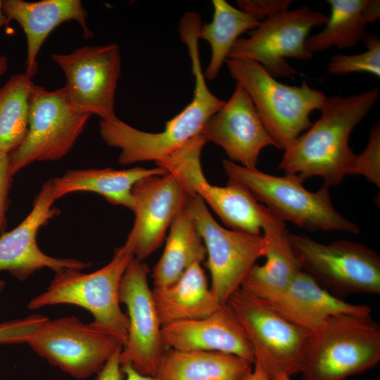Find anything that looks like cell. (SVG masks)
<instances>
[{
  "label": "cell",
  "instance_id": "6da1fadb",
  "mask_svg": "<svg viewBox=\"0 0 380 380\" xmlns=\"http://www.w3.org/2000/svg\"><path fill=\"white\" fill-rule=\"evenodd\" d=\"M379 95L375 87L348 96L327 97L319 118L284 150L279 169L303 182L321 177L329 187L339 184L346 175H355L357 155L349 146V137Z\"/></svg>",
  "mask_w": 380,
  "mask_h": 380
},
{
  "label": "cell",
  "instance_id": "7a4b0ae2",
  "mask_svg": "<svg viewBox=\"0 0 380 380\" xmlns=\"http://www.w3.org/2000/svg\"><path fill=\"white\" fill-rule=\"evenodd\" d=\"M199 27L198 22L190 19L179 25V36L187 46L195 79L194 97L179 114L166 122L163 131L143 132L118 118L99 121L100 134L106 144L121 149L120 164L162 160L200 134L206 122L224 104L225 101L210 91L202 71L198 51Z\"/></svg>",
  "mask_w": 380,
  "mask_h": 380
},
{
  "label": "cell",
  "instance_id": "3957f363",
  "mask_svg": "<svg viewBox=\"0 0 380 380\" xmlns=\"http://www.w3.org/2000/svg\"><path fill=\"white\" fill-rule=\"evenodd\" d=\"M380 361V325L371 315L332 316L308 339L302 380H346Z\"/></svg>",
  "mask_w": 380,
  "mask_h": 380
},
{
  "label": "cell",
  "instance_id": "277c9868",
  "mask_svg": "<svg viewBox=\"0 0 380 380\" xmlns=\"http://www.w3.org/2000/svg\"><path fill=\"white\" fill-rule=\"evenodd\" d=\"M225 63L249 95L277 148L286 149L311 127V113L319 110L327 97L305 80L300 86L282 84L252 60L229 58Z\"/></svg>",
  "mask_w": 380,
  "mask_h": 380
},
{
  "label": "cell",
  "instance_id": "5b68a950",
  "mask_svg": "<svg viewBox=\"0 0 380 380\" xmlns=\"http://www.w3.org/2000/svg\"><path fill=\"white\" fill-rule=\"evenodd\" d=\"M123 246L115 249L111 260L91 273L63 269L55 276L46 290L28 303L30 310L68 304L88 310L94 322L112 334L122 347L127 343L129 319L120 308L119 289L123 274L133 258Z\"/></svg>",
  "mask_w": 380,
  "mask_h": 380
},
{
  "label": "cell",
  "instance_id": "8992f818",
  "mask_svg": "<svg viewBox=\"0 0 380 380\" xmlns=\"http://www.w3.org/2000/svg\"><path fill=\"white\" fill-rule=\"evenodd\" d=\"M222 166L229 179L244 185L283 222H291L308 231L360 232L357 224L334 208L329 186L324 184L317 191H310L295 175L275 176L227 159L222 160Z\"/></svg>",
  "mask_w": 380,
  "mask_h": 380
},
{
  "label": "cell",
  "instance_id": "52a82bcc",
  "mask_svg": "<svg viewBox=\"0 0 380 380\" xmlns=\"http://www.w3.org/2000/svg\"><path fill=\"white\" fill-rule=\"evenodd\" d=\"M243 327L255 361L272 379L300 373L311 334L286 320L265 300L239 288L226 303Z\"/></svg>",
  "mask_w": 380,
  "mask_h": 380
},
{
  "label": "cell",
  "instance_id": "ba28073f",
  "mask_svg": "<svg viewBox=\"0 0 380 380\" xmlns=\"http://www.w3.org/2000/svg\"><path fill=\"white\" fill-rule=\"evenodd\" d=\"M303 271L340 298L356 293H380V257L367 246L341 240L324 244L289 233Z\"/></svg>",
  "mask_w": 380,
  "mask_h": 380
},
{
  "label": "cell",
  "instance_id": "9c48e42d",
  "mask_svg": "<svg viewBox=\"0 0 380 380\" xmlns=\"http://www.w3.org/2000/svg\"><path fill=\"white\" fill-rule=\"evenodd\" d=\"M29 104L27 135L9 154L13 176L34 162L54 161L66 156L91 116L72 106L64 87L49 91L34 84Z\"/></svg>",
  "mask_w": 380,
  "mask_h": 380
},
{
  "label": "cell",
  "instance_id": "30bf717a",
  "mask_svg": "<svg viewBox=\"0 0 380 380\" xmlns=\"http://www.w3.org/2000/svg\"><path fill=\"white\" fill-rule=\"evenodd\" d=\"M328 19L308 6L276 13L260 21L248 32V37H239L227 58L250 59L275 78L292 77L298 72L286 58L311 59L313 53L305 44L308 34L312 28L324 25Z\"/></svg>",
  "mask_w": 380,
  "mask_h": 380
},
{
  "label": "cell",
  "instance_id": "8fae6325",
  "mask_svg": "<svg viewBox=\"0 0 380 380\" xmlns=\"http://www.w3.org/2000/svg\"><path fill=\"white\" fill-rule=\"evenodd\" d=\"M27 344L49 364L77 379L97 374L120 348V343L94 322L74 316L48 319Z\"/></svg>",
  "mask_w": 380,
  "mask_h": 380
},
{
  "label": "cell",
  "instance_id": "7c38bea8",
  "mask_svg": "<svg viewBox=\"0 0 380 380\" xmlns=\"http://www.w3.org/2000/svg\"><path fill=\"white\" fill-rule=\"evenodd\" d=\"M205 143L198 134L156 164L175 174L189 194L198 196L229 229L260 236L262 204L258 203L251 192L232 179H229L225 186L212 185L206 180L201 164Z\"/></svg>",
  "mask_w": 380,
  "mask_h": 380
},
{
  "label": "cell",
  "instance_id": "4fadbf2b",
  "mask_svg": "<svg viewBox=\"0 0 380 380\" xmlns=\"http://www.w3.org/2000/svg\"><path fill=\"white\" fill-rule=\"evenodd\" d=\"M186 208L206 248L210 290L217 303L224 305L232 293L241 287L257 260L264 256L265 239L262 235L222 227L196 194L190 195Z\"/></svg>",
  "mask_w": 380,
  "mask_h": 380
},
{
  "label": "cell",
  "instance_id": "5bb4252c",
  "mask_svg": "<svg viewBox=\"0 0 380 380\" xmlns=\"http://www.w3.org/2000/svg\"><path fill=\"white\" fill-rule=\"evenodd\" d=\"M51 57L65 75L63 87L74 108L103 120L118 118L114 106L121 56L116 43L82 46Z\"/></svg>",
  "mask_w": 380,
  "mask_h": 380
},
{
  "label": "cell",
  "instance_id": "9a60e30c",
  "mask_svg": "<svg viewBox=\"0 0 380 380\" xmlns=\"http://www.w3.org/2000/svg\"><path fill=\"white\" fill-rule=\"evenodd\" d=\"M148 265L133 258L121 279L119 300L127 310L129 330L120 361L121 365L129 363L142 375L156 377L167 348L148 284Z\"/></svg>",
  "mask_w": 380,
  "mask_h": 380
},
{
  "label": "cell",
  "instance_id": "2e32d148",
  "mask_svg": "<svg viewBox=\"0 0 380 380\" xmlns=\"http://www.w3.org/2000/svg\"><path fill=\"white\" fill-rule=\"evenodd\" d=\"M189 192L170 172L138 181L132 189L133 227L124 246L139 261H143L160 247L167 229L183 210Z\"/></svg>",
  "mask_w": 380,
  "mask_h": 380
},
{
  "label": "cell",
  "instance_id": "e0dca14e",
  "mask_svg": "<svg viewBox=\"0 0 380 380\" xmlns=\"http://www.w3.org/2000/svg\"><path fill=\"white\" fill-rule=\"evenodd\" d=\"M56 201L49 179L35 196L28 215L15 228L0 236V272H8L24 281L43 268L57 272L66 268L82 270L90 265L74 258L49 256L39 248V229L61 213L60 209L53 206Z\"/></svg>",
  "mask_w": 380,
  "mask_h": 380
},
{
  "label": "cell",
  "instance_id": "ac0fdd59",
  "mask_svg": "<svg viewBox=\"0 0 380 380\" xmlns=\"http://www.w3.org/2000/svg\"><path fill=\"white\" fill-rule=\"evenodd\" d=\"M200 134L205 142L221 146L230 161L248 168H256L264 148H277L249 95L237 83L232 96L206 122Z\"/></svg>",
  "mask_w": 380,
  "mask_h": 380
},
{
  "label": "cell",
  "instance_id": "d6986e66",
  "mask_svg": "<svg viewBox=\"0 0 380 380\" xmlns=\"http://www.w3.org/2000/svg\"><path fill=\"white\" fill-rule=\"evenodd\" d=\"M161 338L166 348L220 352L255 361L243 327L227 304L207 317L162 327Z\"/></svg>",
  "mask_w": 380,
  "mask_h": 380
},
{
  "label": "cell",
  "instance_id": "ffe728a7",
  "mask_svg": "<svg viewBox=\"0 0 380 380\" xmlns=\"http://www.w3.org/2000/svg\"><path fill=\"white\" fill-rule=\"evenodd\" d=\"M262 232L266 262L255 264L242 282L243 290L265 300L281 295L302 270L284 222L262 204Z\"/></svg>",
  "mask_w": 380,
  "mask_h": 380
},
{
  "label": "cell",
  "instance_id": "44dd1931",
  "mask_svg": "<svg viewBox=\"0 0 380 380\" xmlns=\"http://www.w3.org/2000/svg\"><path fill=\"white\" fill-rule=\"evenodd\" d=\"M2 10L8 20H14L26 35L27 50L25 74L31 79L38 71L37 55L49 34L63 22L75 20L82 27L84 37L94 34L87 24L88 13L80 0H3Z\"/></svg>",
  "mask_w": 380,
  "mask_h": 380
},
{
  "label": "cell",
  "instance_id": "7402d4cb",
  "mask_svg": "<svg viewBox=\"0 0 380 380\" xmlns=\"http://www.w3.org/2000/svg\"><path fill=\"white\" fill-rule=\"evenodd\" d=\"M265 301L286 320L311 333L332 316L370 315L372 312L367 305L350 303L331 294L303 270L281 295Z\"/></svg>",
  "mask_w": 380,
  "mask_h": 380
},
{
  "label": "cell",
  "instance_id": "603a6c76",
  "mask_svg": "<svg viewBox=\"0 0 380 380\" xmlns=\"http://www.w3.org/2000/svg\"><path fill=\"white\" fill-rule=\"evenodd\" d=\"M162 327L207 317L220 305L200 264L190 267L175 282L151 290Z\"/></svg>",
  "mask_w": 380,
  "mask_h": 380
},
{
  "label": "cell",
  "instance_id": "cb8c5ba5",
  "mask_svg": "<svg viewBox=\"0 0 380 380\" xmlns=\"http://www.w3.org/2000/svg\"><path fill=\"white\" fill-rule=\"evenodd\" d=\"M165 173L166 170L160 166L120 170L113 168L69 170L51 181L56 200L75 191H90L102 196L113 205H122L132 210L133 186L141 179Z\"/></svg>",
  "mask_w": 380,
  "mask_h": 380
},
{
  "label": "cell",
  "instance_id": "d4e9b609",
  "mask_svg": "<svg viewBox=\"0 0 380 380\" xmlns=\"http://www.w3.org/2000/svg\"><path fill=\"white\" fill-rule=\"evenodd\" d=\"M253 365L228 353L167 348L156 377L158 380H242Z\"/></svg>",
  "mask_w": 380,
  "mask_h": 380
},
{
  "label": "cell",
  "instance_id": "484cf974",
  "mask_svg": "<svg viewBox=\"0 0 380 380\" xmlns=\"http://www.w3.org/2000/svg\"><path fill=\"white\" fill-rule=\"evenodd\" d=\"M163 253L153 267L154 287L175 282L190 267L206 258L207 251L186 206L170 227Z\"/></svg>",
  "mask_w": 380,
  "mask_h": 380
},
{
  "label": "cell",
  "instance_id": "4316f807",
  "mask_svg": "<svg viewBox=\"0 0 380 380\" xmlns=\"http://www.w3.org/2000/svg\"><path fill=\"white\" fill-rule=\"evenodd\" d=\"M212 4L214 8L213 20L201 25L198 32V39L208 41L211 48L210 61L203 72L208 80L217 77L239 36L255 28L260 22L225 0H213Z\"/></svg>",
  "mask_w": 380,
  "mask_h": 380
},
{
  "label": "cell",
  "instance_id": "83f0119b",
  "mask_svg": "<svg viewBox=\"0 0 380 380\" xmlns=\"http://www.w3.org/2000/svg\"><path fill=\"white\" fill-rule=\"evenodd\" d=\"M368 0H327L331 13L324 29L305 42L307 48L318 52L332 46L350 49L366 34L368 23L365 7Z\"/></svg>",
  "mask_w": 380,
  "mask_h": 380
},
{
  "label": "cell",
  "instance_id": "f1b7e54d",
  "mask_svg": "<svg viewBox=\"0 0 380 380\" xmlns=\"http://www.w3.org/2000/svg\"><path fill=\"white\" fill-rule=\"evenodd\" d=\"M33 84L25 73H18L0 87L1 152L10 154L21 145L27 135L29 99Z\"/></svg>",
  "mask_w": 380,
  "mask_h": 380
},
{
  "label": "cell",
  "instance_id": "f546056e",
  "mask_svg": "<svg viewBox=\"0 0 380 380\" xmlns=\"http://www.w3.org/2000/svg\"><path fill=\"white\" fill-rule=\"evenodd\" d=\"M367 51L352 55L336 53L327 65V71L334 75L351 72H367L380 77V39L379 36L366 34L362 39Z\"/></svg>",
  "mask_w": 380,
  "mask_h": 380
},
{
  "label": "cell",
  "instance_id": "4dcf8cb0",
  "mask_svg": "<svg viewBox=\"0 0 380 380\" xmlns=\"http://www.w3.org/2000/svg\"><path fill=\"white\" fill-rule=\"evenodd\" d=\"M355 175H361L378 187L380 185V127L372 129L365 149L357 155Z\"/></svg>",
  "mask_w": 380,
  "mask_h": 380
},
{
  "label": "cell",
  "instance_id": "1f68e13d",
  "mask_svg": "<svg viewBox=\"0 0 380 380\" xmlns=\"http://www.w3.org/2000/svg\"><path fill=\"white\" fill-rule=\"evenodd\" d=\"M49 318L34 314L0 323V344L26 343L27 339Z\"/></svg>",
  "mask_w": 380,
  "mask_h": 380
},
{
  "label": "cell",
  "instance_id": "d6a6232c",
  "mask_svg": "<svg viewBox=\"0 0 380 380\" xmlns=\"http://www.w3.org/2000/svg\"><path fill=\"white\" fill-rule=\"evenodd\" d=\"M238 8L262 21L276 13L289 10L292 0H238Z\"/></svg>",
  "mask_w": 380,
  "mask_h": 380
},
{
  "label": "cell",
  "instance_id": "836d02e7",
  "mask_svg": "<svg viewBox=\"0 0 380 380\" xmlns=\"http://www.w3.org/2000/svg\"><path fill=\"white\" fill-rule=\"evenodd\" d=\"M12 177L9 154L0 151V236L6 232L7 227L6 213L10 205Z\"/></svg>",
  "mask_w": 380,
  "mask_h": 380
},
{
  "label": "cell",
  "instance_id": "e575fe53",
  "mask_svg": "<svg viewBox=\"0 0 380 380\" xmlns=\"http://www.w3.org/2000/svg\"><path fill=\"white\" fill-rule=\"evenodd\" d=\"M122 348L118 349L108 360L103 369L96 374V380H123L125 374L122 371L120 361V353Z\"/></svg>",
  "mask_w": 380,
  "mask_h": 380
},
{
  "label": "cell",
  "instance_id": "d590c367",
  "mask_svg": "<svg viewBox=\"0 0 380 380\" xmlns=\"http://www.w3.org/2000/svg\"><path fill=\"white\" fill-rule=\"evenodd\" d=\"M126 380H158L157 377L144 376L133 369L129 363L121 365Z\"/></svg>",
  "mask_w": 380,
  "mask_h": 380
},
{
  "label": "cell",
  "instance_id": "8d00e7d4",
  "mask_svg": "<svg viewBox=\"0 0 380 380\" xmlns=\"http://www.w3.org/2000/svg\"><path fill=\"white\" fill-rule=\"evenodd\" d=\"M242 380H272L263 370L260 365L255 362L253 369Z\"/></svg>",
  "mask_w": 380,
  "mask_h": 380
},
{
  "label": "cell",
  "instance_id": "74e56055",
  "mask_svg": "<svg viewBox=\"0 0 380 380\" xmlns=\"http://www.w3.org/2000/svg\"><path fill=\"white\" fill-rule=\"evenodd\" d=\"M8 68V60L5 56L0 55V77L3 75Z\"/></svg>",
  "mask_w": 380,
  "mask_h": 380
},
{
  "label": "cell",
  "instance_id": "f35d334b",
  "mask_svg": "<svg viewBox=\"0 0 380 380\" xmlns=\"http://www.w3.org/2000/svg\"><path fill=\"white\" fill-rule=\"evenodd\" d=\"M8 23H9L8 19L6 18V16L4 15L3 12L2 4H1V1L0 0V27L7 25Z\"/></svg>",
  "mask_w": 380,
  "mask_h": 380
},
{
  "label": "cell",
  "instance_id": "ab89813d",
  "mask_svg": "<svg viewBox=\"0 0 380 380\" xmlns=\"http://www.w3.org/2000/svg\"><path fill=\"white\" fill-rule=\"evenodd\" d=\"M6 286V281L0 278V293L3 291Z\"/></svg>",
  "mask_w": 380,
  "mask_h": 380
},
{
  "label": "cell",
  "instance_id": "60d3db41",
  "mask_svg": "<svg viewBox=\"0 0 380 380\" xmlns=\"http://www.w3.org/2000/svg\"><path fill=\"white\" fill-rule=\"evenodd\" d=\"M274 380H291V379L287 376H279L275 378Z\"/></svg>",
  "mask_w": 380,
  "mask_h": 380
}]
</instances>
